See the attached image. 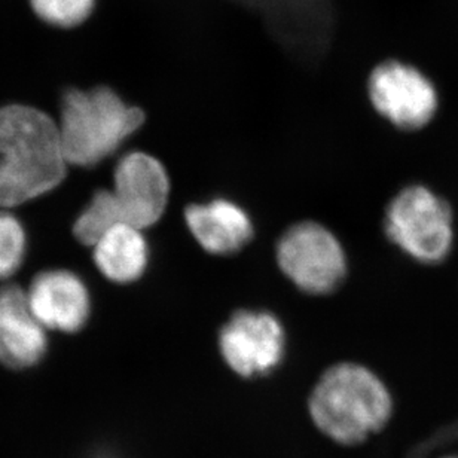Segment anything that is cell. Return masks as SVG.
<instances>
[{
  "label": "cell",
  "instance_id": "1",
  "mask_svg": "<svg viewBox=\"0 0 458 458\" xmlns=\"http://www.w3.org/2000/svg\"><path fill=\"white\" fill-rule=\"evenodd\" d=\"M57 123L24 105L0 107V208L55 190L66 177Z\"/></svg>",
  "mask_w": 458,
  "mask_h": 458
},
{
  "label": "cell",
  "instance_id": "2",
  "mask_svg": "<svg viewBox=\"0 0 458 458\" xmlns=\"http://www.w3.org/2000/svg\"><path fill=\"white\" fill-rule=\"evenodd\" d=\"M318 432L341 446H360L383 432L394 414V399L375 370L356 361L327 368L309 397Z\"/></svg>",
  "mask_w": 458,
  "mask_h": 458
},
{
  "label": "cell",
  "instance_id": "3",
  "mask_svg": "<svg viewBox=\"0 0 458 458\" xmlns=\"http://www.w3.org/2000/svg\"><path fill=\"white\" fill-rule=\"evenodd\" d=\"M145 123L140 107L130 106L109 87L63 96L60 140L69 165L93 167L111 157Z\"/></svg>",
  "mask_w": 458,
  "mask_h": 458
},
{
  "label": "cell",
  "instance_id": "4",
  "mask_svg": "<svg viewBox=\"0 0 458 458\" xmlns=\"http://www.w3.org/2000/svg\"><path fill=\"white\" fill-rule=\"evenodd\" d=\"M384 233L417 264L441 265L453 255L457 240L454 210L432 186L411 183L388 203Z\"/></svg>",
  "mask_w": 458,
  "mask_h": 458
},
{
  "label": "cell",
  "instance_id": "5",
  "mask_svg": "<svg viewBox=\"0 0 458 458\" xmlns=\"http://www.w3.org/2000/svg\"><path fill=\"white\" fill-rule=\"evenodd\" d=\"M368 98L374 111L401 131H421L435 121L441 96L432 78L421 69L386 60L370 72Z\"/></svg>",
  "mask_w": 458,
  "mask_h": 458
},
{
  "label": "cell",
  "instance_id": "6",
  "mask_svg": "<svg viewBox=\"0 0 458 458\" xmlns=\"http://www.w3.org/2000/svg\"><path fill=\"white\" fill-rule=\"evenodd\" d=\"M277 262L296 287L311 295L334 292L347 277V255L340 240L316 222H301L283 233Z\"/></svg>",
  "mask_w": 458,
  "mask_h": 458
},
{
  "label": "cell",
  "instance_id": "7",
  "mask_svg": "<svg viewBox=\"0 0 458 458\" xmlns=\"http://www.w3.org/2000/svg\"><path fill=\"white\" fill-rule=\"evenodd\" d=\"M219 350L233 372L242 378H259L282 363L286 336L273 314L242 310L222 327Z\"/></svg>",
  "mask_w": 458,
  "mask_h": 458
},
{
  "label": "cell",
  "instance_id": "8",
  "mask_svg": "<svg viewBox=\"0 0 458 458\" xmlns=\"http://www.w3.org/2000/svg\"><path fill=\"white\" fill-rule=\"evenodd\" d=\"M112 192L125 224L139 229L149 228L163 217L167 208V170L152 155L130 152L114 167Z\"/></svg>",
  "mask_w": 458,
  "mask_h": 458
},
{
  "label": "cell",
  "instance_id": "9",
  "mask_svg": "<svg viewBox=\"0 0 458 458\" xmlns=\"http://www.w3.org/2000/svg\"><path fill=\"white\" fill-rule=\"evenodd\" d=\"M259 13L269 30L287 48L318 53L332 27L329 0H233Z\"/></svg>",
  "mask_w": 458,
  "mask_h": 458
},
{
  "label": "cell",
  "instance_id": "10",
  "mask_svg": "<svg viewBox=\"0 0 458 458\" xmlns=\"http://www.w3.org/2000/svg\"><path fill=\"white\" fill-rule=\"evenodd\" d=\"M31 313L45 329L73 334L89 318V289L76 274L53 269L38 274L27 291Z\"/></svg>",
  "mask_w": 458,
  "mask_h": 458
},
{
  "label": "cell",
  "instance_id": "11",
  "mask_svg": "<svg viewBox=\"0 0 458 458\" xmlns=\"http://www.w3.org/2000/svg\"><path fill=\"white\" fill-rule=\"evenodd\" d=\"M48 348L45 327L31 313L27 292L17 284L0 287V363L26 369Z\"/></svg>",
  "mask_w": 458,
  "mask_h": 458
},
{
  "label": "cell",
  "instance_id": "12",
  "mask_svg": "<svg viewBox=\"0 0 458 458\" xmlns=\"http://www.w3.org/2000/svg\"><path fill=\"white\" fill-rule=\"evenodd\" d=\"M185 222L199 246L213 255L242 250L253 237L250 217L229 199L191 204L185 210Z\"/></svg>",
  "mask_w": 458,
  "mask_h": 458
},
{
  "label": "cell",
  "instance_id": "13",
  "mask_svg": "<svg viewBox=\"0 0 458 458\" xmlns=\"http://www.w3.org/2000/svg\"><path fill=\"white\" fill-rule=\"evenodd\" d=\"M98 271L118 284L136 282L145 274L149 247L143 229L119 224L107 231L93 246Z\"/></svg>",
  "mask_w": 458,
  "mask_h": 458
},
{
  "label": "cell",
  "instance_id": "14",
  "mask_svg": "<svg viewBox=\"0 0 458 458\" xmlns=\"http://www.w3.org/2000/svg\"><path fill=\"white\" fill-rule=\"evenodd\" d=\"M125 224L112 191L100 190L81 213L73 225L76 240L93 247L114 226Z\"/></svg>",
  "mask_w": 458,
  "mask_h": 458
},
{
  "label": "cell",
  "instance_id": "15",
  "mask_svg": "<svg viewBox=\"0 0 458 458\" xmlns=\"http://www.w3.org/2000/svg\"><path fill=\"white\" fill-rule=\"evenodd\" d=\"M98 0H30L33 13L49 26L73 29L94 13Z\"/></svg>",
  "mask_w": 458,
  "mask_h": 458
},
{
  "label": "cell",
  "instance_id": "16",
  "mask_svg": "<svg viewBox=\"0 0 458 458\" xmlns=\"http://www.w3.org/2000/svg\"><path fill=\"white\" fill-rule=\"evenodd\" d=\"M26 233L11 213L0 212V280L13 277L26 256Z\"/></svg>",
  "mask_w": 458,
  "mask_h": 458
},
{
  "label": "cell",
  "instance_id": "17",
  "mask_svg": "<svg viewBox=\"0 0 458 458\" xmlns=\"http://www.w3.org/2000/svg\"><path fill=\"white\" fill-rule=\"evenodd\" d=\"M446 458H458L457 455H454V457H446Z\"/></svg>",
  "mask_w": 458,
  "mask_h": 458
}]
</instances>
